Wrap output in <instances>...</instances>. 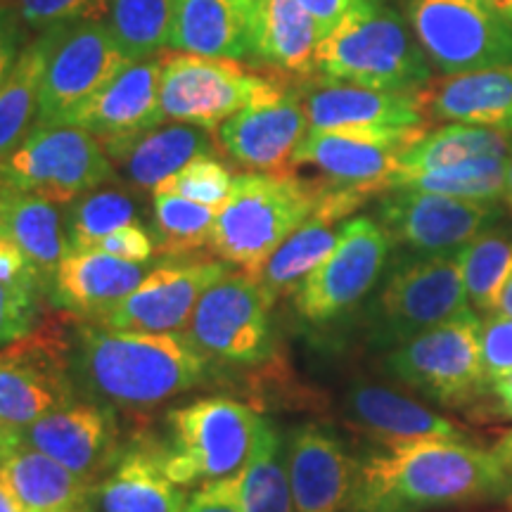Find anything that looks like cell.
Returning a JSON list of instances; mask_svg holds the SVG:
<instances>
[{"label": "cell", "mask_w": 512, "mask_h": 512, "mask_svg": "<svg viewBox=\"0 0 512 512\" xmlns=\"http://www.w3.org/2000/svg\"><path fill=\"white\" fill-rule=\"evenodd\" d=\"M467 311H472L470 297L456 256L401 249L368 302L363 328L370 347L389 351Z\"/></svg>", "instance_id": "5b68a950"}, {"label": "cell", "mask_w": 512, "mask_h": 512, "mask_svg": "<svg viewBox=\"0 0 512 512\" xmlns=\"http://www.w3.org/2000/svg\"><path fill=\"white\" fill-rule=\"evenodd\" d=\"M48 31L36 124H62L69 112L98 93L131 60L121 53L105 22L62 24Z\"/></svg>", "instance_id": "9a60e30c"}, {"label": "cell", "mask_w": 512, "mask_h": 512, "mask_svg": "<svg viewBox=\"0 0 512 512\" xmlns=\"http://www.w3.org/2000/svg\"><path fill=\"white\" fill-rule=\"evenodd\" d=\"M505 162H508V155H489L467 159L463 164L446 166V169L425 171V174L389 176L387 190L408 188L463 197V200L498 202L505 195Z\"/></svg>", "instance_id": "8d00e7d4"}, {"label": "cell", "mask_w": 512, "mask_h": 512, "mask_svg": "<svg viewBox=\"0 0 512 512\" xmlns=\"http://www.w3.org/2000/svg\"><path fill=\"white\" fill-rule=\"evenodd\" d=\"M273 306L254 275L226 273L195 304L183 337L214 368H256L273 356Z\"/></svg>", "instance_id": "ba28073f"}, {"label": "cell", "mask_w": 512, "mask_h": 512, "mask_svg": "<svg viewBox=\"0 0 512 512\" xmlns=\"http://www.w3.org/2000/svg\"><path fill=\"white\" fill-rule=\"evenodd\" d=\"M136 221H140L138 204L131 192L112 183L83 192L81 197L64 204L69 249H93L117 228Z\"/></svg>", "instance_id": "f35d334b"}, {"label": "cell", "mask_w": 512, "mask_h": 512, "mask_svg": "<svg viewBox=\"0 0 512 512\" xmlns=\"http://www.w3.org/2000/svg\"><path fill=\"white\" fill-rule=\"evenodd\" d=\"M93 249H102V252L133 261V264H145V261L155 256L157 242L155 235L143 226V221H136L117 228L107 238H102Z\"/></svg>", "instance_id": "f6af8a7d"}, {"label": "cell", "mask_w": 512, "mask_h": 512, "mask_svg": "<svg viewBox=\"0 0 512 512\" xmlns=\"http://www.w3.org/2000/svg\"><path fill=\"white\" fill-rule=\"evenodd\" d=\"M0 477L22 512L79 510L93 489L48 453L27 444L17 430H0Z\"/></svg>", "instance_id": "4316f807"}, {"label": "cell", "mask_w": 512, "mask_h": 512, "mask_svg": "<svg viewBox=\"0 0 512 512\" xmlns=\"http://www.w3.org/2000/svg\"><path fill=\"white\" fill-rule=\"evenodd\" d=\"M316 74L323 81L415 93L432 81V62L387 0H354L320 38Z\"/></svg>", "instance_id": "3957f363"}, {"label": "cell", "mask_w": 512, "mask_h": 512, "mask_svg": "<svg viewBox=\"0 0 512 512\" xmlns=\"http://www.w3.org/2000/svg\"><path fill=\"white\" fill-rule=\"evenodd\" d=\"M62 204L10 188L0 204V235L10 238L27 256L34 271L48 292L62 259L69 252L67 228H64Z\"/></svg>", "instance_id": "4dcf8cb0"}, {"label": "cell", "mask_w": 512, "mask_h": 512, "mask_svg": "<svg viewBox=\"0 0 512 512\" xmlns=\"http://www.w3.org/2000/svg\"><path fill=\"white\" fill-rule=\"evenodd\" d=\"M377 221L406 252L456 256L467 242L503 221V207L498 202L394 188L377 204Z\"/></svg>", "instance_id": "5bb4252c"}, {"label": "cell", "mask_w": 512, "mask_h": 512, "mask_svg": "<svg viewBox=\"0 0 512 512\" xmlns=\"http://www.w3.org/2000/svg\"><path fill=\"white\" fill-rule=\"evenodd\" d=\"M299 5L316 19L325 36L342 19L344 12L354 5V0H299Z\"/></svg>", "instance_id": "c3c4849f"}, {"label": "cell", "mask_w": 512, "mask_h": 512, "mask_svg": "<svg viewBox=\"0 0 512 512\" xmlns=\"http://www.w3.org/2000/svg\"><path fill=\"white\" fill-rule=\"evenodd\" d=\"M164 55L128 62L98 93L64 117L62 124L86 128L100 140L136 136L162 124L159 117V83Z\"/></svg>", "instance_id": "44dd1931"}, {"label": "cell", "mask_w": 512, "mask_h": 512, "mask_svg": "<svg viewBox=\"0 0 512 512\" xmlns=\"http://www.w3.org/2000/svg\"><path fill=\"white\" fill-rule=\"evenodd\" d=\"M183 512H245L240 503L238 475L202 484V489L188 498Z\"/></svg>", "instance_id": "7dc6e473"}, {"label": "cell", "mask_w": 512, "mask_h": 512, "mask_svg": "<svg viewBox=\"0 0 512 512\" xmlns=\"http://www.w3.org/2000/svg\"><path fill=\"white\" fill-rule=\"evenodd\" d=\"M415 41L444 74L510 67L512 24L484 0H399Z\"/></svg>", "instance_id": "4fadbf2b"}, {"label": "cell", "mask_w": 512, "mask_h": 512, "mask_svg": "<svg viewBox=\"0 0 512 512\" xmlns=\"http://www.w3.org/2000/svg\"><path fill=\"white\" fill-rule=\"evenodd\" d=\"M0 512H22V508H19V503H17V498L12 496L8 484L3 482V477H0Z\"/></svg>", "instance_id": "816d5d0a"}, {"label": "cell", "mask_w": 512, "mask_h": 512, "mask_svg": "<svg viewBox=\"0 0 512 512\" xmlns=\"http://www.w3.org/2000/svg\"><path fill=\"white\" fill-rule=\"evenodd\" d=\"M24 24L31 31L76 22H105L110 15V0H17Z\"/></svg>", "instance_id": "7bdbcfd3"}, {"label": "cell", "mask_w": 512, "mask_h": 512, "mask_svg": "<svg viewBox=\"0 0 512 512\" xmlns=\"http://www.w3.org/2000/svg\"><path fill=\"white\" fill-rule=\"evenodd\" d=\"M425 126L389 131H309L292 157V171L313 169L330 188L387 190L399 157Z\"/></svg>", "instance_id": "2e32d148"}, {"label": "cell", "mask_w": 512, "mask_h": 512, "mask_svg": "<svg viewBox=\"0 0 512 512\" xmlns=\"http://www.w3.org/2000/svg\"><path fill=\"white\" fill-rule=\"evenodd\" d=\"M27 31L31 29L24 24L17 0H0V83L8 79L22 50L27 48Z\"/></svg>", "instance_id": "bcb514c9"}, {"label": "cell", "mask_w": 512, "mask_h": 512, "mask_svg": "<svg viewBox=\"0 0 512 512\" xmlns=\"http://www.w3.org/2000/svg\"><path fill=\"white\" fill-rule=\"evenodd\" d=\"M176 0H110L105 24L128 60H145L169 48Z\"/></svg>", "instance_id": "74e56055"}, {"label": "cell", "mask_w": 512, "mask_h": 512, "mask_svg": "<svg viewBox=\"0 0 512 512\" xmlns=\"http://www.w3.org/2000/svg\"><path fill=\"white\" fill-rule=\"evenodd\" d=\"M230 273L226 261L185 259L164 261L145 275L143 283L114 306L98 325L114 330L176 332L188 325L195 304L216 280Z\"/></svg>", "instance_id": "ac0fdd59"}, {"label": "cell", "mask_w": 512, "mask_h": 512, "mask_svg": "<svg viewBox=\"0 0 512 512\" xmlns=\"http://www.w3.org/2000/svg\"><path fill=\"white\" fill-rule=\"evenodd\" d=\"M162 448V441L138 434L112 470L93 484L88 503L98 512H183L188 496L166 477Z\"/></svg>", "instance_id": "d4e9b609"}, {"label": "cell", "mask_w": 512, "mask_h": 512, "mask_svg": "<svg viewBox=\"0 0 512 512\" xmlns=\"http://www.w3.org/2000/svg\"><path fill=\"white\" fill-rule=\"evenodd\" d=\"M238 489L245 512H297L287 475L285 437L264 415L259 418L247 463L238 472Z\"/></svg>", "instance_id": "d6a6232c"}, {"label": "cell", "mask_w": 512, "mask_h": 512, "mask_svg": "<svg viewBox=\"0 0 512 512\" xmlns=\"http://www.w3.org/2000/svg\"><path fill=\"white\" fill-rule=\"evenodd\" d=\"M8 190H10V185L3 181V176H0V204H3V200H5V195H8Z\"/></svg>", "instance_id": "11a10c76"}, {"label": "cell", "mask_w": 512, "mask_h": 512, "mask_svg": "<svg viewBox=\"0 0 512 512\" xmlns=\"http://www.w3.org/2000/svg\"><path fill=\"white\" fill-rule=\"evenodd\" d=\"M261 415L230 396H202L166 415L171 446L162 448L166 477L178 486L235 477L252 451Z\"/></svg>", "instance_id": "52a82bcc"}, {"label": "cell", "mask_w": 512, "mask_h": 512, "mask_svg": "<svg viewBox=\"0 0 512 512\" xmlns=\"http://www.w3.org/2000/svg\"><path fill=\"white\" fill-rule=\"evenodd\" d=\"M337 221L330 216L313 211L302 226L287 238L275 252L268 256L266 264L254 273V278L271 292L278 302L283 297H292L294 290L304 283L309 273L328 259L339 240Z\"/></svg>", "instance_id": "836d02e7"}, {"label": "cell", "mask_w": 512, "mask_h": 512, "mask_svg": "<svg viewBox=\"0 0 512 512\" xmlns=\"http://www.w3.org/2000/svg\"><path fill=\"white\" fill-rule=\"evenodd\" d=\"M320 190L318 181L294 174H238L228 202L216 214L209 249L254 275L313 214Z\"/></svg>", "instance_id": "277c9868"}, {"label": "cell", "mask_w": 512, "mask_h": 512, "mask_svg": "<svg viewBox=\"0 0 512 512\" xmlns=\"http://www.w3.org/2000/svg\"><path fill=\"white\" fill-rule=\"evenodd\" d=\"M50 31L27 43L8 79L0 83V159L15 152L38 119V98L46 72Z\"/></svg>", "instance_id": "e575fe53"}, {"label": "cell", "mask_w": 512, "mask_h": 512, "mask_svg": "<svg viewBox=\"0 0 512 512\" xmlns=\"http://www.w3.org/2000/svg\"><path fill=\"white\" fill-rule=\"evenodd\" d=\"M309 131H389L425 126L418 91H377L318 79L304 88Z\"/></svg>", "instance_id": "7402d4cb"}, {"label": "cell", "mask_w": 512, "mask_h": 512, "mask_svg": "<svg viewBox=\"0 0 512 512\" xmlns=\"http://www.w3.org/2000/svg\"><path fill=\"white\" fill-rule=\"evenodd\" d=\"M351 425L377 446H399L413 441H470L475 434L456 425L422 403L382 384L356 382L344 399Z\"/></svg>", "instance_id": "603a6c76"}, {"label": "cell", "mask_w": 512, "mask_h": 512, "mask_svg": "<svg viewBox=\"0 0 512 512\" xmlns=\"http://www.w3.org/2000/svg\"><path fill=\"white\" fill-rule=\"evenodd\" d=\"M425 119L460 121L512 133V64L448 74L418 91Z\"/></svg>", "instance_id": "83f0119b"}, {"label": "cell", "mask_w": 512, "mask_h": 512, "mask_svg": "<svg viewBox=\"0 0 512 512\" xmlns=\"http://www.w3.org/2000/svg\"><path fill=\"white\" fill-rule=\"evenodd\" d=\"M233 181L235 176L228 169V164H223L214 155H202L185 164L181 171L166 178L164 183H159L155 192H176V195L188 197L192 202L221 209L228 202Z\"/></svg>", "instance_id": "b9f144b4"}, {"label": "cell", "mask_w": 512, "mask_h": 512, "mask_svg": "<svg viewBox=\"0 0 512 512\" xmlns=\"http://www.w3.org/2000/svg\"><path fill=\"white\" fill-rule=\"evenodd\" d=\"M456 259L470 302L479 311L494 313L498 294L512 271V230L496 223L467 242Z\"/></svg>", "instance_id": "ab89813d"}, {"label": "cell", "mask_w": 512, "mask_h": 512, "mask_svg": "<svg viewBox=\"0 0 512 512\" xmlns=\"http://www.w3.org/2000/svg\"><path fill=\"white\" fill-rule=\"evenodd\" d=\"M477 501H512V475L494 446L413 441L358 458L349 512H430Z\"/></svg>", "instance_id": "6da1fadb"}, {"label": "cell", "mask_w": 512, "mask_h": 512, "mask_svg": "<svg viewBox=\"0 0 512 512\" xmlns=\"http://www.w3.org/2000/svg\"><path fill=\"white\" fill-rule=\"evenodd\" d=\"M510 145L512 133L489 126L451 121V124L441 126L437 131H425L411 147H406L392 176L425 174V171L446 169V166L463 164L475 157L508 155Z\"/></svg>", "instance_id": "1f68e13d"}, {"label": "cell", "mask_w": 512, "mask_h": 512, "mask_svg": "<svg viewBox=\"0 0 512 512\" xmlns=\"http://www.w3.org/2000/svg\"><path fill=\"white\" fill-rule=\"evenodd\" d=\"M17 432L91 486L112 470L126 446L114 408L95 401H74Z\"/></svg>", "instance_id": "d6986e66"}, {"label": "cell", "mask_w": 512, "mask_h": 512, "mask_svg": "<svg viewBox=\"0 0 512 512\" xmlns=\"http://www.w3.org/2000/svg\"><path fill=\"white\" fill-rule=\"evenodd\" d=\"M503 197L512 209V145H510V152H508V162H505V195Z\"/></svg>", "instance_id": "db71d44e"}, {"label": "cell", "mask_w": 512, "mask_h": 512, "mask_svg": "<svg viewBox=\"0 0 512 512\" xmlns=\"http://www.w3.org/2000/svg\"><path fill=\"white\" fill-rule=\"evenodd\" d=\"M155 242L162 256H190L197 249L209 247L211 230L219 209L192 202L176 192H155Z\"/></svg>", "instance_id": "60d3db41"}, {"label": "cell", "mask_w": 512, "mask_h": 512, "mask_svg": "<svg viewBox=\"0 0 512 512\" xmlns=\"http://www.w3.org/2000/svg\"><path fill=\"white\" fill-rule=\"evenodd\" d=\"M107 157L126 183L138 192H155L159 183L202 155H214L216 143L207 128L190 124H159L136 136L100 140Z\"/></svg>", "instance_id": "484cf974"}, {"label": "cell", "mask_w": 512, "mask_h": 512, "mask_svg": "<svg viewBox=\"0 0 512 512\" xmlns=\"http://www.w3.org/2000/svg\"><path fill=\"white\" fill-rule=\"evenodd\" d=\"M48 292L27 256L0 235V347L24 337L41 320Z\"/></svg>", "instance_id": "d590c367"}, {"label": "cell", "mask_w": 512, "mask_h": 512, "mask_svg": "<svg viewBox=\"0 0 512 512\" xmlns=\"http://www.w3.org/2000/svg\"><path fill=\"white\" fill-rule=\"evenodd\" d=\"M254 0H176L169 48L178 53L252 60Z\"/></svg>", "instance_id": "f1b7e54d"}, {"label": "cell", "mask_w": 512, "mask_h": 512, "mask_svg": "<svg viewBox=\"0 0 512 512\" xmlns=\"http://www.w3.org/2000/svg\"><path fill=\"white\" fill-rule=\"evenodd\" d=\"M392 245L377 219L356 216L344 223L328 259L294 290V313L311 328H332L349 320L380 285Z\"/></svg>", "instance_id": "30bf717a"}, {"label": "cell", "mask_w": 512, "mask_h": 512, "mask_svg": "<svg viewBox=\"0 0 512 512\" xmlns=\"http://www.w3.org/2000/svg\"><path fill=\"white\" fill-rule=\"evenodd\" d=\"M287 83L264 76L240 60L192 53L164 55L159 83V117L216 131L223 121L254 102L275 98Z\"/></svg>", "instance_id": "9c48e42d"}, {"label": "cell", "mask_w": 512, "mask_h": 512, "mask_svg": "<svg viewBox=\"0 0 512 512\" xmlns=\"http://www.w3.org/2000/svg\"><path fill=\"white\" fill-rule=\"evenodd\" d=\"M10 188L69 204L83 192L117 181V166L100 138L72 124H36L22 145L0 159Z\"/></svg>", "instance_id": "7c38bea8"}, {"label": "cell", "mask_w": 512, "mask_h": 512, "mask_svg": "<svg viewBox=\"0 0 512 512\" xmlns=\"http://www.w3.org/2000/svg\"><path fill=\"white\" fill-rule=\"evenodd\" d=\"M72 373L95 403L145 411L209 382L214 366L183 335L114 330L76 318Z\"/></svg>", "instance_id": "7a4b0ae2"}, {"label": "cell", "mask_w": 512, "mask_h": 512, "mask_svg": "<svg viewBox=\"0 0 512 512\" xmlns=\"http://www.w3.org/2000/svg\"><path fill=\"white\" fill-rule=\"evenodd\" d=\"M74 328L72 313H53L0 347V430H22L76 401Z\"/></svg>", "instance_id": "8992f818"}, {"label": "cell", "mask_w": 512, "mask_h": 512, "mask_svg": "<svg viewBox=\"0 0 512 512\" xmlns=\"http://www.w3.org/2000/svg\"><path fill=\"white\" fill-rule=\"evenodd\" d=\"M479 320L467 311L389 349L382 370L448 408L479 406L489 394L479 356Z\"/></svg>", "instance_id": "8fae6325"}, {"label": "cell", "mask_w": 512, "mask_h": 512, "mask_svg": "<svg viewBox=\"0 0 512 512\" xmlns=\"http://www.w3.org/2000/svg\"><path fill=\"white\" fill-rule=\"evenodd\" d=\"M484 3L491 5V8L505 19V22L512 24V0H484Z\"/></svg>", "instance_id": "f5cc1de1"}, {"label": "cell", "mask_w": 512, "mask_h": 512, "mask_svg": "<svg viewBox=\"0 0 512 512\" xmlns=\"http://www.w3.org/2000/svg\"><path fill=\"white\" fill-rule=\"evenodd\" d=\"M309 133L304 88L287 86L275 98L254 102L216 128L223 152L254 174H294L292 157Z\"/></svg>", "instance_id": "e0dca14e"}, {"label": "cell", "mask_w": 512, "mask_h": 512, "mask_svg": "<svg viewBox=\"0 0 512 512\" xmlns=\"http://www.w3.org/2000/svg\"><path fill=\"white\" fill-rule=\"evenodd\" d=\"M494 313H501V316L512 318V271L501 287V294H498V302Z\"/></svg>", "instance_id": "f907efd6"}, {"label": "cell", "mask_w": 512, "mask_h": 512, "mask_svg": "<svg viewBox=\"0 0 512 512\" xmlns=\"http://www.w3.org/2000/svg\"><path fill=\"white\" fill-rule=\"evenodd\" d=\"M323 29L299 0H254L252 62L280 74L313 76Z\"/></svg>", "instance_id": "f546056e"}, {"label": "cell", "mask_w": 512, "mask_h": 512, "mask_svg": "<svg viewBox=\"0 0 512 512\" xmlns=\"http://www.w3.org/2000/svg\"><path fill=\"white\" fill-rule=\"evenodd\" d=\"M287 475L297 512H349L358 456L320 422L292 427L285 437Z\"/></svg>", "instance_id": "ffe728a7"}, {"label": "cell", "mask_w": 512, "mask_h": 512, "mask_svg": "<svg viewBox=\"0 0 512 512\" xmlns=\"http://www.w3.org/2000/svg\"><path fill=\"white\" fill-rule=\"evenodd\" d=\"M143 264L102 249H69L57 268L50 304L79 320L100 323L145 278Z\"/></svg>", "instance_id": "cb8c5ba5"}, {"label": "cell", "mask_w": 512, "mask_h": 512, "mask_svg": "<svg viewBox=\"0 0 512 512\" xmlns=\"http://www.w3.org/2000/svg\"><path fill=\"white\" fill-rule=\"evenodd\" d=\"M489 394L494 396V415L512 420V373L491 384Z\"/></svg>", "instance_id": "681fc988"}, {"label": "cell", "mask_w": 512, "mask_h": 512, "mask_svg": "<svg viewBox=\"0 0 512 512\" xmlns=\"http://www.w3.org/2000/svg\"><path fill=\"white\" fill-rule=\"evenodd\" d=\"M479 356L486 387L512 373V318L491 313L479 323Z\"/></svg>", "instance_id": "ee69618b"}, {"label": "cell", "mask_w": 512, "mask_h": 512, "mask_svg": "<svg viewBox=\"0 0 512 512\" xmlns=\"http://www.w3.org/2000/svg\"><path fill=\"white\" fill-rule=\"evenodd\" d=\"M64 512H79V510H64Z\"/></svg>", "instance_id": "9f6ffc18"}]
</instances>
